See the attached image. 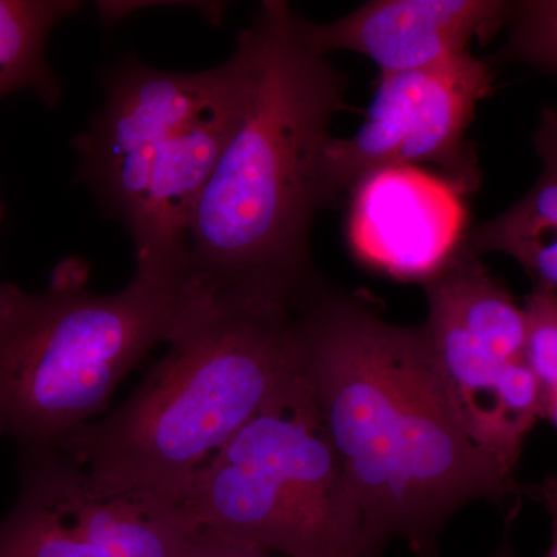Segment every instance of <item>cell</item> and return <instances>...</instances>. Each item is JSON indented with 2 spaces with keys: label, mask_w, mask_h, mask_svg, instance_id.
Listing matches in <instances>:
<instances>
[{
  "label": "cell",
  "mask_w": 557,
  "mask_h": 557,
  "mask_svg": "<svg viewBox=\"0 0 557 557\" xmlns=\"http://www.w3.org/2000/svg\"><path fill=\"white\" fill-rule=\"evenodd\" d=\"M500 0H375L330 24L293 17L304 47L319 57L351 50L379 65L380 73L437 64L468 50L474 36L490 35L508 20Z\"/></svg>",
  "instance_id": "cell-10"
},
{
  "label": "cell",
  "mask_w": 557,
  "mask_h": 557,
  "mask_svg": "<svg viewBox=\"0 0 557 557\" xmlns=\"http://www.w3.org/2000/svg\"><path fill=\"white\" fill-rule=\"evenodd\" d=\"M296 368L357 500L366 557L392 541L437 557L457 511L519 493L465 431L423 325L391 324L354 296L306 293Z\"/></svg>",
  "instance_id": "cell-1"
},
{
  "label": "cell",
  "mask_w": 557,
  "mask_h": 557,
  "mask_svg": "<svg viewBox=\"0 0 557 557\" xmlns=\"http://www.w3.org/2000/svg\"><path fill=\"white\" fill-rule=\"evenodd\" d=\"M350 239L359 258L401 281L426 282L458 249L460 196L421 168L370 172L351 190Z\"/></svg>",
  "instance_id": "cell-8"
},
{
  "label": "cell",
  "mask_w": 557,
  "mask_h": 557,
  "mask_svg": "<svg viewBox=\"0 0 557 557\" xmlns=\"http://www.w3.org/2000/svg\"><path fill=\"white\" fill-rule=\"evenodd\" d=\"M518 511L519 505H516V508H511V511H509L507 525H505L507 530H505L504 541H502L500 547H498L496 555L493 557H516L515 549H512L511 528L512 523H515L516 516H518Z\"/></svg>",
  "instance_id": "cell-18"
},
{
  "label": "cell",
  "mask_w": 557,
  "mask_h": 557,
  "mask_svg": "<svg viewBox=\"0 0 557 557\" xmlns=\"http://www.w3.org/2000/svg\"><path fill=\"white\" fill-rule=\"evenodd\" d=\"M230 94L161 146L150 164L145 193L127 222L135 274L183 284L194 211L239 119L245 61Z\"/></svg>",
  "instance_id": "cell-9"
},
{
  "label": "cell",
  "mask_w": 557,
  "mask_h": 557,
  "mask_svg": "<svg viewBox=\"0 0 557 557\" xmlns=\"http://www.w3.org/2000/svg\"><path fill=\"white\" fill-rule=\"evenodd\" d=\"M287 2L267 0L240 33L239 119L194 211L186 281L209 292L306 295L317 172L346 81L302 46Z\"/></svg>",
  "instance_id": "cell-2"
},
{
  "label": "cell",
  "mask_w": 557,
  "mask_h": 557,
  "mask_svg": "<svg viewBox=\"0 0 557 557\" xmlns=\"http://www.w3.org/2000/svg\"><path fill=\"white\" fill-rule=\"evenodd\" d=\"M0 557L95 556L60 512L22 483L16 505L0 522Z\"/></svg>",
  "instance_id": "cell-14"
},
{
  "label": "cell",
  "mask_w": 557,
  "mask_h": 557,
  "mask_svg": "<svg viewBox=\"0 0 557 557\" xmlns=\"http://www.w3.org/2000/svg\"><path fill=\"white\" fill-rule=\"evenodd\" d=\"M35 487L95 557H189L194 527L171 502L101 485L61 450L21 454Z\"/></svg>",
  "instance_id": "cell-11"
},
{
  "label": "cell",
  "mask_w": 557,
  "mask_h": 557,
  "mask_svg": "<svg viewBox=\"0 0 557 557\" xmlns=\"http://www.w3.org/2000/svg\"><path fill=\"white\" fill-rule=\"evenodd\" d=\"M505 255L518 260L533 281V289L557 295V237L556 234L523 240Z\"/></svg>",
  "instance_id": "cell-16"
},
{
  "label": "cell",
  "mask_w": 557,
  "mask_h": 557,
  "mask_svg": "<svg viewBox=\"0 0 557 557\" xmlns=\"http://www.w3.org/2000/svg\"><path fill=\"white\" fill-rule=\"evenodd\" d=\"M189 287L166 357L60 448L95 482L180 508L199 469L298 372L302 299Z\"/></svg>",
  "instance_id": "cell-3"
},
{
  "label": "cell",
  "mask_w": 557,
  "mask_h": 557,
  "mask_svg": "<svg viewBox=\"0 0 557 557\" xmlns=\"http://www.w3.org/2000/svg\"><path fill=\"white\" fill-rule=\"evenodd\" d=\"M239 69L234 53L201 72H164L135 60L113 70L104 104L75 141L81 178L109 215L127 225L161 146L222 101Z\"/></svg>",
  "instance_id": "cell-7"
},
{
  "label": "cell",
  "mask_w": 557,
  "mask_h": 557,
  "mask_svg": "<svg viewBox=\"0 0 557 557\" xmlns=\"http://www.w3.org/2000/svg\"><path fill=\"white\" fill-rule=\"evenodd\" d=\"M190 525L285 557H366L357 500L299 373L194 475Z\"/></svg>",
  "instance_id": "cell-5"
},
{
  "label": "cell",
  "mask_w": 557,
  "mask_h": 557,
  "mask_svg": "<svg viewBox=\"0 0 557 557\" xmlns=\"http://www.w3.org/2000/svg\"><path fill=\"white\" fill-rule=\"evenodd\" d=\"M79 258L28 293L0 284V437L21 454L60 450L104 410L121 381L168 343L190 288L135 274L113 295L91 292Z\"/></svg>",
  "instance_id": "cell-4"
},
{
  "label": "cell",
  "mask_w": 557,
  "mask_h": 557,
  "mask_svg": "<svg viewBox=\"0 0 557 557\" xmlns=\"http://www.w3.org/2000/svg\"><path fill=\"white\" fill-rule=\"evenodd\" d=\"M557 126L555 110H545L534 137L542 172L528 190L504 214L479 225L468 237L465 251L479 256L487 251L507 252L523 240L556 234L557 230Z\"/></svg>",
  "instance_id": "cell-13"
},
{
  "label": "cell",
  "mask_w": 557,
  "mask_h": 557,
  "mask_svg": "<svg viewBox=\"0 0 557 557\" xmlns=\"http://www.w3.org/2000/svg\"><path fill=\"white\" fill-rule=\"evenodd\" d=\"M523 311V359L541 395L542 421L557 423V295L533 292Z\"/></svg>",
  "instance_id": "cell-15"
},
{
  "label": "cell",
  "mask_w": 557,
  "mask_h": 557,
  "mask_svg": "<svg viewBox=\"0 0 557 557\" xmlns=\"http://www.w3.org/2000/svg\"><path fill=\"white\" fill-rule=\"evenodd\" d=\"M79 7L70 0H0V100L33 90L47 104L57 102L60 83L47 64V39Z\"/></svg>",
  "instance_id": "cell-12"
},
{
  "label": "cell",
  "mask_w": 557,
  "mask_h": 557,
  "mask_svg": "<svg viewBox=\"0 0 557 557\" xmlns=\"http://www.w3.org/2000/svg\"><path fill=\"white\" fill-rule=\"evenodd\" d=\"M491 94L490 67L469 51L423 69L380 73L368 120L357 134L329 137L322 146L318 207H329L370 172L391 166L432 164L458 196L475 193L482 175L467 131L479 102Z\"/></svg>",
  "instance_id": "cell-6"
},
{
  "label": "cell",
  "mask_w": 557,
  "mask_h": 557,
  "mask_svg": "<svg viewBox=\"0 0 557 557\" xmlns=\"http://www.w3.org/2000/svg\"><path fill=\"white\" fill-rule=\"evenodd\" d=\"M273 555L274 553L256 545L201 530V528L194 530L189 548V557H271Z\"/></svg>",
  "instance_id": "cell-17"
}]
</instances>
